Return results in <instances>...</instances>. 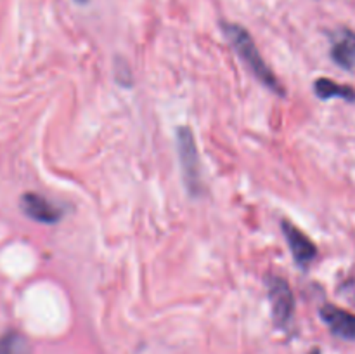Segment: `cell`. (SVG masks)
<instances>
[{"mask_svg": "<svg viewBox=\"0 0 355 354\" xmlns=\"http://www.w3.org/2000/svg\"><path fill=\"white\" fill-rule=\"evenodd\" d=\"M222 30H224L225 37L231 42V45L234 47V51L238 52L239 58L245 61V65L248 66L250 71L267 87L272 92L283 96L284 87L281 85V82L277 80L276 73L269 68L266 61H263L262 54L257 49L255 40L252 38V35L248 33V30H245L243 26L236 23H224L222 24Z\"/></svg>", "mask_w": 355, "mask_h": 354, "instance_id": "obj_1", "label": "cell"}, {"mask_svg": "<svg viewBox=\"0 0 355 354\" xmlns=\"http://www.w3.org/2000/svg\"><path fill=\"white\" fill-rule=\"evenodd\" d=\"M177 153H179L180 172H182V180L187 193L194 198L200 196L203 191L200 153H198L193 130L187 125L177 128Z\"/></svg>", "mask_w": 355, "mask_h": 354, "instance_id": "obj_2", "label": "cell"}, {"mask_svg": "<svg viewBox=\"0 0 355 354\" xmlns=\"http://www.w3.org/2000/svg\"><path fill=\"white\" fill-rule=\"evenodd\" d=\"M269 298L272 305V318L277 328H286L295 312V297L290 285L283 278L272 276L269 280Z\"/></svg>", "mask_w": 355, "mask_h": 354, "instance_id": "obj_3", "label": "cell"}, {"mask_svg": "<svg viewBox=\"0 0 355 354\" xmlns=\"http://www.w3.org/2000/svg\"><path fill=\"white\" fill-rule=\"evenodd\" d=\"M21 210L33 221L42 222V224H55L62 219L64 210L49 201L42 194L37 193H24L21 196Z\"/></svg>", "mask_w": 355, "mask_h": 354, "instance_id": "obj_4", "label": "cell"}, {"mask_svg": "<svg viewBox=\"0 0 355 354\" xmlns=\"http://www.w3.org/2000/svg\"><path fill=\"white\" fill-rule=\"evenodd\" d=\"M283 231L298 266L307 267L318 255V248H315L314 242L304 231H300L297 226L288 221H283Z\"/></svg>", "mask_w": 355, "mask_h": 354, "instance_id": "obj_5", "label": "cell"}, {"mask_svg": "<svg viewBox=\"0 0 355 354\" xmlns=\"http://www.w3.org/2000/svg\"><path fill=\"white\" fill-rule=\"evenodd\" d=\"M321 318L329 326L333 335L343 340H355V314L352 312L326 304L321 307Z\"/></svg>", "mask_w": 355, "mask_h": 354, "instance_id": "obj_6", "label": "cell"}, {"mask_svg": "<svg viewBox=\"0 0 355 354\" xmlns=\"http://www.w3.org/2000/svg\"><path fill=\"white\" fill-rule=\"evenodd\" d=\"M331 59L345 69L355 68V31L340 28L333 33Z\"/></svg>", "mask_w": 355, "mask_h": 354, "instance_id": "obj_7", "label": "cell"}, {"mask_svg": "<svg viewBox=\"0 0 355 354\" xmlns=\"http://www.w3.org/2000/svg\"><path fill=\"white\" fill-rule=\"evenodd\" d=\"M314 92L321 99H333L340 97L349 103H355V89L350 85H342V83L333 82L331 78H318L314 83Z\"/></svg>", "mask_w": 355, "mask_h": 354, "instance_id": "obj_8", "label": "cell"}, {"mask_svg": "<svg viewBox=\"0 0 355 354\" xmlns=\"http://www.w3.org/2000/svg\"><path fill=\"white\" fill-rule=\"evenodd\" d=\"M0 354H31L30 344L19 332H7L0 337Z\"/></svg>", "mask_w": 355, "mask_h": 354, "instance_id": "obj_9", "label": "cell"}, {"mask_svg": "<svg viewBox=\"0 0 355 354\" xmlns=\"http://www.w3.org/2000/svg\"><path fill=\"white\" fill-rule=\"evenodd\" d=\"M116 80L118 83H121V85L128 87L132 85V73H130V68H128L127 65L123 62V66L121 65H116Z\"/></svg>", "mask_w": 355, "mask_h": 354, "instance_id": "obj_10", "label": "cell"}, {"mask_svg": "<svg viewBox=\"0 0 355 354\" xmlns=\"http://www.w3.org/2000/svg\"><path fill=\"white\" fill-rule=\"evenodd\" d=\"M76 3H82V6H85V3H89V0H75Z\"/></svg>", "mask_w": 355, "mask_h": 354, "instance_id": "obj_11", "label": "cell"}, {"mask_svg": "<svg viewBox=\"0 0 355 354\" xmlns=\"http://www.w3.org/2000/svg\"><path fill=\"white\" fill-rule=\"evenodd\" d=\"M311 354H321V351H319V349H314V351H312Z\"/></svg>", "mask_w": 355, "mask_h": 354, "instance_id": "obj_12", "label": "cell"}]
</instances>
